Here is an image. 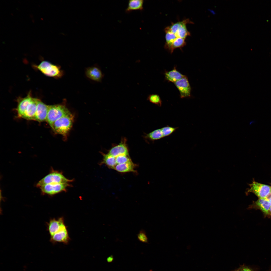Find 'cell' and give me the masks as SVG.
<instances>
[{
	"label": "cell",
	"instance_id": "6da1fadb",
	"mask_svg": "<svg viewBox=\"0 0 271 271\" xmlns=\"http://www.w3.org/2000/svg\"><path fill=\"white\" fill-rule=\"evenodd\" d=\"M193 23L188 19L172 23L165 29V47L171 53L177 48H181L186 44L185 40L190 35L186 25Z\"/></svg>",
	"mask_w": 271,
	"mask_h": 271
},
{
	"label": "cell",
	"instance_id": "7a4b0ae2",
	"mask_svg": "<svg viewBox=\"0 0 271 271\" xmlns=\"http://www.w3.org/2000/svg\"><path fill=\"white\" fill-rule=\"evenodd\" d=\"M74 118L70 112L56 121L51 127L56 133L65 136L71 128Z\"/></svg>",
	"mask_w": 271,
	"mask_h": 271
},
{
	"label": "cell",
	"instance_id": "3957f363",
	"mask_svg": "<svg viewBox=\"0 0 271 271\" xmlns=\"http://www.w3.org/2000/svg\"><path fill=\"white\" fill-rule=\"evenodd\" d=\"M34 67L46 76L56 78L61 77L63 72L60 66L46 61H43Z\"/></svg>",
	"mask_w": 271,
	"mask_h": 271
},
{
	"label": "cell",
	"instance_id": "277c9868",
	"mask_svg": "<svg viewBox=\"0 0 271 271\" xmlns=\"http://www.w3.org/2000/svg\"><path fill=\"white\" fill-rule=\"evenodd\" d=\"M73 181V179L66 178L61 172L52 171L39 181L36 184V186L40 188L48 184L69 183Z\"/></svg>",
	"mask_w": 271,
	"mask_h": 271
},
{
	"label": "cell",
	"instance_id": "5b68a950",
	"mask_svg": "<svg viewBox=\"0 0 271 271\" xmlns=\"http://www.w3.org/2000/svg\"><path fill=\"white\" fill-rule=\"evenodd\" d=\"M70 112L64 106L60 104L49 105L46 121L51 127L57 119Z\"/></svg>",
	"mask_w": 271,
	"mask_h": 271
},
{
	"label": "cell",
	"instance_id": "8992f818",
	"mask_svg": "<svg viewBox=\"0 0 271 271\" xmlns=\"http://www.w3.org/2000/svg\"><path fill=\"white\" fill-rule=\"evenodd\" d=\"M71 185L69 183L47 184L40 187L42 193L45 194L52 195L66 191L67 188Z\"/></svg>",
	"mask_w": 271,
	"mask_h": 271
},
{
	"label": "cell",
	"instance_id": "52a82bcc",
	"mask_svg": "<svg viewBox=\"0 0 271 271\" xmlns=\"http://www.w3.org/2000/svg\"><path fill=\"white\" fill-rule=\"evenodd\" d=\"M174 84L179 91L180 98H188L191 96V88L186 76H185Z\"/></svg>",
	"mask_w": 271,
	"mask_h": 271
},
{
	"label": "cell",
	"instance_id": "ba28073f",
	"mask_svg": "<svg viewBox=\"0 0 271 271\" xmlns=\"http://www.w3.org/2000/svg\"><path fill=\"white\" fill-rule=\"evenodd\" d=\"M250 186V188L248 191L253 192L260 198H265L271 191V187L269 186L255 181H253Z\"/></svg>",
	"mask_w": 271,
	"mask_h": 271
},
{
	"label": "cell",
	"instance_id": "9c48e42d",
	"mask_svg": "<svg viewBox=\"0 0 271 271\" xmlns=\"http://www.w3.org/2000/svg\"><path fill=\"white\" fill-rule=\"evenodd\" d=\"M108 153V154L115 157L121 155H129L126 139H122L120 142L112 147Z\"/></svg>",
	"mask_w": 271,
	"mask_h": 271
},
{
	"label": "cell",
	"instance_id": "30bf717a",
	"mask_svg": "<svg viewBox=\"0 0 271 271\" xmlns=\"http://www.w3.org/2000/svg\"><path fill=\"white\" fill-rule=\"evenodd\" d=\"M31 92L24 98L19 97L17 100L18 105L16 110L18 117L22 118L28 105L32 100L33 97Z\"/></svg>",
	"mask_w": 271,
	"mask_h": 271
},
{
	"label": "cell",
	"instance_id": "8fae6325",
	"mask_svg": "<svg viewBox=\"0 0 271 271\" xmlns=\"http://www.w3.org/2000/svg\"><path fill=\"white\" fill-rule=\"evenodd\" d=\"M50 241L53 243L60 242L67 244L70 240L66 226L50 236Z\"/></svg>",
	"mask_w": 271,
	"mask_h": 271
},
{
	"label": "cell",
	"instance_id": "7c38bea8",
	"mask_svg": "<svg viewBox=\"0 0 271 271\" xmlns=\"http://www.w3.org/2000/svg\"><path fill=\"white\" fill-rule=\"evenodd\" d=\"M49 105H47L39 99L34 120L42 122L46 120Z\"/></svg>",
	"mask_w": 271,
	"mask_h": 271
},
{
	"label": "cell",
	"instance_id": "4fadbf2b",
	"mask_svg": "<svg viewBox=\"0 0 271 271\" xmlns=\"http://www.w3.org/2000/svg\"><path fill=\"white\" fill-rule=\"evenodd\" d=\"M65 226L62 217L51 220L47 224V229L50 236Z\"/></svg>",
	"mask_w": 271,
	"mask_h": 271
},
{
	"label": "cell",
	"instance_id": "5bb4252c",
	"mask_svg": "<svg viewBox=\"0 0 271 271\" xmlns=\"http://www.w3.org/2000/svg\"><path fill=\"white\" fill-rule=\"evenodd\" d=\"M85 74L89 78L97 82H101L104 77L100 69L97 66L88 67L86 70Z\"/></svg>",
	"mask_w": 271,
	"mask_h": 271
},
{
	"label": "cell",
	"instance_id": "9a60e30c",
	"mask_svg": "<svg viewBox=\"0 0 271 271\" xmlns=\"http://www.w3.org/2000/svg\"><path fill=\"white\" fill-rule=\"evenodd\" d=\"M39 99L33 98L22 118L27 120H34L37 105Z\"/></svg>",
	"mask_w": 271,
	"mask_h": 271
},
{
	"label": "cell",
	"instance_id": "2e32d148",
	"mask_svg": "<svg viewBox=\"0 0 271 271\" xmlns=\"http://www.w3.org/2000/svg\"><path fill=\"white\" fill-rule=\"evenodd\" d=\"M164 74L165 80L174 83L185 76L177 71L175 66L171 71H165Z\"/></svg>",
	"mask_w": 271,
	"mask_h": 271
},
{
	"label": "cell",
	"instance_id": "e0dca14e",
	"mask_svg": "<svg viewBox=\"0 0 271 271\" xmlns=\"http://www.w3.org/2000/svg\"><path fill=\"white\" fill-rule=\"evenodd\" d=\"M136 165L131 161L127 162L120 164H117L114 169L117 171L121 173L129 172H136L134 168Z\"/></svg>",
	"mask_w": 271,
	"mask_h": 271
},
{
	"label": "cell",
	"instance_id": "ac0fdd59",
	"mask_svg": "<svg viewBox=\"0 0 271 271\" xmlns=\"http://www.w3.org/2000/svg\"><path fill=\"white\" fill-rule=\"evenodd\" d=\"M146 140L154 142L164 137V134L161 128L156 129L144 136Z\"/></svg>",
	"mask_w": 271,
	"mask_h": 271
},
{
	"label": "cell",
	"instance_id": "d6986e66",
	"mask_svg": "<svg viewBox=\"0 0 271 271\" xmlns=\"http://www.w3.org/2000/svg\"><path fill=\"white\" fill-rule=\"evenodd\" d=\"M103 156L102 161L100 163V165L103 164L106 165L109 168L114 169L117 164L116 162V157H114L108 154H105L102 153Z\"/></svg>",
	"mask_w": 271,
	"mask_h": 271
},
{
	"label": "cell",
	"instance_id": "ffe728a7",
	"mask_svg": "<svg viewBox=\"0 0 271 271\" xmlns=\"http://www.w3.org/2000/svg\"><path fill=\"white\" fill-rule=\"evenodd\" d=\"M143 3V0H129L128 7L125 10L126 12H128L134 10H142Z\"/></svg>",
	"mask_w": 271,
	"mask_h": 271
},
{
	"label": "cell",
	"instance_id": "44dd1931",
	"mask_svg": "<svg viewBox=\"0 0 271 271\" xmlns=\"http://www.w3.org/2000/svg\"><path fill=\"white\" fill-rule=\"evenodd\" d=\"M256 205L265 214H268L271 204L269 201L265 198H260L256 202Z\"/></svg>",
	"mask_w": 271,
	"mask_h": 271
},
{
	"label": "cell",
	"instance_id": "7402d4cb",
	"mask_svg": "<svg viewBox=\"0 0 271 271\" xmlns=\"http://www.w3.org/2000/svg\"><path fill=\"white\" fill-rule=\"evenodd\" d=\"M147 100L159 107H161L162 106V100L159 96L158 94H153L149 95Z\"/></svg>",
	"mask_w": 271,
	"mask_h": 271
},
{
	"label": "cell",
	"instance_id": "603a6c76",
	"mask_svg": "<svg viewBox=\"0 0 271 271\" xmlns=\"http://www.w3.org/2000/svg\"><path fill=\"white\" fill-rule=\"evenodd\" d=\"M116 162L117 164L125 163L131 160L129 155H121L116 157Z\"/></svg>",
	"mask_w": 271,
	"mask_h": 271
},
{
	"label": "cell",
	"instance_id": "cb8c5ba5",
	"mask_svg": "<svg viewBox=\"0 0 271 271\" xmlns=\"http://www.w3.org/2000/svg\"><path fill=\"white\" fill-rule=\"evenodd\" d=\"M137 238L139 240L144 243H148V240L147 236L145 231L142 229L137 235Z\"/></svg>",
	"mask_w": 271,
	"mask_h": 271
},
{
	"label": "cell",
	"instance_id": "d4e9b609",
	"mask_svg": "<svg viewBox=\"0 0 271 271\" xmlns=\"http://www.w3.org/2000/svg\"><path fill=\"white\" fill-rule=\"evenodd\" d=\"M240 271H254L251 267L244 264L240 265L239 267Z\"/></svg>",
	"mask_w": 271,
	"mask_h": 271
},
{
	"label": "cell",
	"instance_id": "484cf974",
	"mask_svg": "<svg viewBox=\"0 0 271 271\" xmlns=\"http://www.w3.org/2000/svg\"><path fill=\"white\" fill-rule=\"evenodd\" d=\"M113 260V257L112 255L109 256L107 259V261L109 262H112Z\"/></svg>",
	"mask_w": 271,
	"mask_h": 271
},
{
	"label": "cell",
	"instance_id": "4316f807",
	"mask_svg": "<svg viewBox=\"0 0 271 271\" xmlns=\"http://www.w3.org/2000/svg\"><path fill=\"white\" fill-rule=\"evenodd\" d=\"M271 198V191L268 193V194L267 195L265 199L268 200H269Z\"/></svg>",
	"mask_w": 271,
	"mask_h": 271
},
{
	"label": "cell",
	"instance_id": "83f0119b",
	"mask_svg": "<svg viewBox=\"0 0 271 271\" xmlns=\"http://www.w3.org/2000/svg\"><path fill=\"white\" fill-rule=\"evenodd\" d=\"M209 10L213 14H215V12L213 10L209 9Z\"/></svg>",
	"mask_w": 271,
	"mask_h": 271
},
{
	"label": "cell",
	"instance_id": "f1b7e54d",
	"mask_svg": "<svg viewBox=\"0 0 271 271\" xmlns=\"http://www.w3.org/2000/svg\"><path fill=\"white\" fill-rule=\"evenodd\" d=\"M232 271H240L239 268H238L237 269H236Z\"/></svg>",
	"mask_w": 271,
	"mask_h": 271
},
{
	"label": "cell",
	"instance_id": "f546056e",
	"mask_svg": "<svg viewBox=\"0 0 271 271\" xmlns=\"http://www.w3.org/2000/svg\"><path fill=\"white\" fill-rule=\"evenodd\" d=\"M269 214L271 215V206L270 207L269 211L268 214Z\"/></svg>",
	"mask_w": 271,
	"mask_h": 271
},
{
	"label": "cell",
	"instance_id": "4dcf8cb0",
	"mask_svg": "<svg viewBox=\"0 0 271 271\" xmlns=\"http://www.w3.org/2000/svg\"><path fill=\"white\" fill-rule=\"evenodd\" d=\"M269 201L270 202V204H271V198L269 200Z\"/></svg>",
	"mask_w": 271,
	"mask_h": 271
}]
</instances>
